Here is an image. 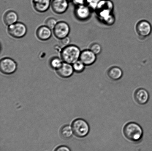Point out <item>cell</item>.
Listing matches in <instances>:
<instances>
[{
	"mask_svg": "<svg viewBox=\"0 0 152 151\" xmlns=\"http://www.w3.org/2000/svg\"><path fill=\"white\" fill-rule=\"evenodd\" d=\"M123 133L126 139L134 142L140 141L143 135V131L140 126L133 122H129L125 126Z\"/></svg>",
	"mask_w": 152,
	"mask_h": 151,
	"instance_id": "1",
	"label": "cell"
},
{
	"mask_svg": "<svg viewBox=\"0 0 152 151\" xmlns=\"http://www.w3.org/2000/svg\"><path fill=\"white\" fill-rule=\"evenodd\" d=\"M81 52L77 46L69 45L62 49L61 53V57L64 62L73 64L80 60Z\"/></svg>",
	"mask_w": 152,
	"mask_h": 151,
	"instance_id": "2",
	"label": "cell"
},
{
	"mask_svg": "<svg viewBox=\"0 0 152 151\" xmlns=\"http://www.w3.org/2000/svg\"><path fill=\"white\" fill-rule=\"evenodd\" d=\"M71 126L74 134L79 138H83L88 134L90 128L87 122L85 120L77 119L72 123Z\"/></svg>",
	"mask_w": 152,
	"mask_h": 151,
	"instance_id": "3",
	"label": "cell"
},
{
	"mask_svg": "<svg viewBox=\"0 0 152 151\" xmlns=\"http://www.w3.org/2000/svg\"><path fill=\"white\" fill-rule=\"evenodd\" d=\"M114 4L111 0H101L95 11L98 17L102 20L112 14Z\"/></svg>",
	"mask_w": 152,
	"mask_h": 151,
	"instance_id": "4",
	"label": "cell"
},
{
	"mask_svg": "<svg viewBox=\"0 0 152 151\" xmlns=\"http://www.w3.org/2000/svg\"><path fill=\"white\" fill-rule=\"evenodd\" d=\"M7 31L13 38H23L26 35L27 28L24 24L17 22L8 26Z\"/></svg>",
	"mask_w": 152,
	"mask_h": 151,
	"instance_id": "5",
	"label": "cell"
},
{
	"mask_svg": "<svg viewBox=\"0 0 152 151\" xmlns=\"http://www.w3.org/2000/svg\"><path fill=\"white\" fill-rule=\"evenodd\" d=\"M135 30L137 35L140 38H145L151 35L152 32V25L147 20H140L135 25Z\"/></svg>",
	"mask_w": 152,
	"mask_h": 151,
	"instance_id": "6",
	"label": "cell"
},
{
	"mask_svg": "<svg viewBox=\"0 0 152 151\" xmlns=\"http://www.w3.org/2000/svg\"><path fill=\"white\" fill-rule=\"evenodd\" d=\"M17 69V63L13 59L8 57L1 59L0 70L3 73L7 75L12 74L15 72Z\"/></svg>",
	"mask_w": 152,
	"mask_h": 151,
	"instance_id": "7",
	"label": "cell"
},
{
	"mask_svg": "<svg viewBox=\"0 0 152 151\" xmlns=\"http://www.w3.org/2000/svg\"><path fill=\"white\" fill-rule=\"evenodd\" d=\"M53 30L55 36L60 40L68 37L70 32L69 25L63 21L58 22Z\"/></svg>",
	"mask_w": 152,
	"mask_h": 151,
	"instance_id": "8",
	"label": "cell"
},
{
	"mask_svg": "<svg viewBox=\"0 0 152 151\" xmlns=\"http://www.w3.org/2000/svg\"><path fill=\"white\" fill-rule=\"evenodd\" d=\"M92 10L86 5L76 6L74 14L78 20L85 21L90 18Z\"/></svg>",
	"mask_w": 152,
	"mask_h": 151,
	"instance_id": "9",
	"label": "cell"
},
{
	"mask_svg": "<svg viewBox=\"0 0 152 151\" xmlns=\"http://www.w3.org/2000/svg\"><path fill=\"white\" fill-rule=\"evenodd\" d=\"M69 3L67 0H52L51 7L55 13L62 14L67 10Z\"/></svg>",
	"mask_w": 152,
	"mask_h": 151,
	"instance_id": "10",
	"label": "cell"
},
{
	"mask_svg": "<svg viewBox=\"0 0 152 151\" xmlns=\"http://www.w3.org/2000/svg\"><path fill=\"white\" fill-rule=\"evenodd\" d=\"M96 55L90 49L85 50L81 51L80 60L86 66H90L93 64L96 61Z\"/></svg>",
	"mask_w": 152,
	"mask_h": 151,
	"instance_id": "11",
	"label": "cell"
},
{
	"mask_svg": "<svg viewBox=\"0 0 152 151\" xmlns=\"http://www.w3.org/2000/svg\"><path fill=\"white\" fill-rule=\"evenodd\" d=\"M56 71L59 76L65 78L71 77L74 72L72 64L64 62L61 66Z\"/></svg>",
	"mask_w": 152,
	"mask_h": 151,
	"instance_id": "12",
	"label": "cell"
},
{
	"mask_svg": "<svg viewBox=\"0 0 152 151\" xmlns=\"http://www.w3.org/2000/svg\"><path fill=\"white\" fill-rule=\"evenodd\" d=\"M135 101L138 104L142 105L146 104L149 99V94L146 90L140 88L135 91L134 94Z\"/></svg>",
	"mask_w": 152,
	"mask_h": 151,
	"instance_id": "13",
	"label": "cell"
},
{
	"mask_svg": "<svg viewBox=\"0 0 152 151\" xmlns=\"http://www.w3.org/2000/svg\"><path fill=\"white\" fill-rule=\"evenodd\" d=\"M52 1V0H33V5L37 12L44 13L50 8Z\"/></svg>",
	"mask_w": 152,
	"mask_h": 151,
	"instance_id": "14",
	"label": "cell"
},
{
	"mask_svg": "<svg viewBox=\"0 0 152 151\" xmlns=\"http://www.w3.org/2000/svg\"><path fill=\"white\" fill-rule=\"evenodd\" d=\"M36 35L37 38L41 40H47L51 37V29L46 25L40 26L37 30Z\"/></svg>",
	"mask_w": 152,
	"mask_h": 151,
	"instance_id": "15",
	"label": "cell"
},
{
	"mask_svg": "<svg viewBox=\"0 0 152 151\" xmlns=\"http://www.w3.org/2000/svg\"><path fill=\"white\" fill-rule=\"evenodd\" d=\"M107 75L110 79L113 81H117L122 78L123 72L122 69L118 66H112L109 69Z\"/></svg>",
	"mask_w": 152,
	"mask_h": 151,
	"instance_id": "16",
	"label": "cell"
},
{
	"mask_svg": "<svg viewBox=\"0 0 152 151\" xmlns=\"http://www.w3.org/2000/svg\"><path fill=\"white\" fill-rule=\"evenodd\" d=\"M18 19V16L17 13L13 10L7 12L4 16V23L8 26L17 22Z\"/></svg>",
	"mask_w": 152,
	"mask_h": 151,
	"instance_id": "17",
	"label": "cell"
},
{
	"mask_svg": "<svg viewBox=\"0 0 152 151\" xmlns=\"http://www.w3.org/2000/svg\"><path fill=\"white\" fill-rule=\"evenodd\" d=\"M73 134V131L71 126L65 125L61 129L60 135L64 139H67L70 138Z\"/></svg>",
	"mask_w": 152,
	"mask_h": 151,
	"instance_id": "18",
	"label": "cell"
},
{
	"mask_svg": "<svg viewBox=\"0 0 152 151\" xmlns=\"http://www.w3.org/2000/svg\"><path fill=\"white\" fill-rule=\"evenodd\" d=\"M62 60L59 57H54L51 59L50 62V64L52 69L57 70L61 66L62 63Z\"/></svg>",
	"mask_w": 152,
	"mask_h": 151,
	"instance_id": "19",
	"label": "cell"
},
{
	"mask_svg": "<svg viewBox=\"0 0 152 151\" xmlns=\"http://www.w3.org/2000/svg\"><path fill=\"white\" fill-rule=\"evenodd\" d=\"M74 72L77 73H81L84 71L85 65L80 60L72 64Z\"/></svg>",
	"mask_w": 152,
	"mask_h": 151,
	"instance_id": "20",
	"label": "cell"
},
{
	"mask_svg": "<svg viewBox=\"0 0 152 151\" xmlns=\"http://www.w3.org/2000/svg\"><path fill=\"white\" fill-rule=\"evenodd\" d=\"M89 49L96 55L100 54L102 51V47L98 43H94L90 46Z\"/></svg>",
	"mask_w": 152,
	"mask_h": 151,
	"instance_id": "21",
	"label": "cell"
},
{
	"mask_svg": "<svg viewBox=\"0 0 152 151\" xmlns=\"http://www.w3.org/2000/svg\"><path fill=\"white\" fill-rule=\"evenodd\" d=\"M58 22L56 19L53 17L48 19L45 22V25L50 29H53L56 26Z\"/></svg>",
	"mask_w": 152,
	"mask_h": 151,
	"instance_id": "22",
	"label": "cell"
},
{
	"mask_svg": "<svg viewBox=\"0 0 152 151\" xmlns=\"http://www.w3.org/2000/svg\"><path fill=\"white\" fill-rule=\"evenodd\" d=\"M102 21L105 24L110 26L114 24L115 21V17L114 15L112 14L105 18L103 19Z\"/></svg>",
	"mask_w": 152,
	"mask_h": 151,
	"instance_id": "23",
	"label": "cell"
},
{
	"mask_svg": "<svg viewBox=\"0 0 152 151\" xmlns=\"http://www.w3.org/2000/svg\"><path fill=\"white\" fill-rule=\"evenodd\" d=\"M101 0H88L86 5L90 7L91 9L95 10L98 3Z\"/></svg>",
	"mask_w": 152,
	"mask_h": 151,
	"instance_id": "24",
	"label": "cell"
},
{
	"mask_svg": "<svg viewBox=\"0 0 152 151\" xmlns=\"http://www.w3.org/2000/svg\"><path fill=\"white\" fill-rule=\"evenodd\" d=\"M88 0H72L73 4H75L76 6L86 5L87 3Z\"/></svg>",
	"mask_w": 152,
	"mask_h": 151,
	"instance_id": "25",
	"label": "cell"
},
{
	"mask_svg": "<svg viewBox=\"0 0 152 151\" xmlns=\"http://www.w3.org/2000/svg\"><path fill=\"white\" fill-rule=\"evenodd\" d=\"M61 41L62 45L66 46L69 45L70 43V39L68 36L61 40Z\"/></svg>",
	"mask_w": 152,
	"mask_h": 151,
	"instance_id": "26",
	"label": "cell"
},
{
	"mask_svg": "<svg viewBox=\"0 0 152 151\" xmlns=\"http://www.w3.org/2000/svg\"><path fill=\"white\" fill-rule=\"evenodd\" d=\"M55 151H71L70 149L67 146H61L56 149Z\"/></svg>",
	"mask_w": 152,
	"mask_h": 151,
	"instance_id": "27",
	"label": "cell"
},
{
	"mask_svg": "<svg viewBox=\"0 0 152 151\" xmlns=\"http://www.w3.org/2000/svg\"><path fill=\"white\" fill-rule=\"evenodd\" d=\"M67 1H72V0H67Z\"/></svg>",
	"mask_w": 152,
	"mask_h": 151,
	"instance_id": "28",
	"label": "cell"
}]
</instances>
